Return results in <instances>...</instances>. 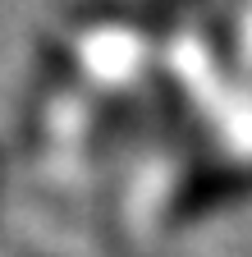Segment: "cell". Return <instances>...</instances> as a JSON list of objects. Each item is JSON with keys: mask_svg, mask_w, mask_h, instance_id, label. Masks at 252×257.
I'll list each match as a JSON object with an SVG mask.
<instances>
[{"mask_svg": "<svg viewBox=\"0 0 252 257\" xmlns=\"http://www.w3.org/2000/svg\"><path fill=\"white\" fill-rule=\"evenodd\" d=\"M83 14L92 23H129L138 32H170L174 0H87Z\"/></svg>", "mask_w": 252, "mask_h": 257, "instance_id": "7a4b0ae2", "label": "cell"}, {"mask_svg": "<svg viewBox=\"0 0 252 257\" xmlns=\"http://www.w3.org/2000/svg\"><path fill=\"white\" fill-rule=\"evenodd\" d=\"M238 198H252V170L247 166H197L174 193L170 220H193L215 207H229Z\"/></svg>", "mask_w": 252, "mask_h": 257, "instance_id": "6da1fadb", "label": "cell"}, {"mask_svg": "<svg viewBox=\"0 0 252 257\" xmlns=\"http://www.w3.org/2000/svg\"><path fill=\"white\" fill-rule=\"evenodd\" d=\"M28 257H33V252H28Z\"/></svg>", "mask_w": 252, "mask_h": 257, "instance_id": "277c9868", "label": "cell"}, {"mask_svg": "<svg viewBox=\"0 0 252 257\" xmlns=\"http://www.w3.org/2000/svg\"><path fill=\"white\" fill-rule=\"evenodd\" d=\"M197 5H202V0H197Z\"/></svg>", "mask_w": 252, "mask_h": 257, "instance_id": "3957f363", "label": "cell"}]
</instances>
